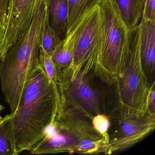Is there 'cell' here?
<instances>
[{
  "instance_id": "6da1fadb",
  "label": "cell",
  "mask_w": 155,
  "mask_h": 155,
  "mask_svg": "<svg viewBox=\"0 0 155 155\" xmlns=\"http://www.w3.org/2000/svg\"><path fill=\"white\" fill-rule=\"evenodd\" d=\"M39 58L14 116L13 130L18 155L30 151L42 140L48 127L54 123L58 107L56 82L50 80Z\"/></svg>"
},
{
  "instance_id": "8992f818",
  "label": "cell",
  "mask_w": 155,
  "mask_h": 155,
  "mask_svg": "<svg viewBox=\"0 0 155 155\" xmlns=\"http://www.w3.org/2000/svg\"><path fill=\"white\" fill-rule=\"evenodd\" d=\"M42 0H9L5 35L0 44V61L27 32Z\"/></svg>"
},
{
  "instance_id": "44dd1931",
  "label": "cell",
  "mask_w": 155,
  "mask_h": 155,
  "mask_svg": "<svg viewBox=\"0 0 155 155\" xmlns=\"http://www.w3.org/2000/svg\"><path fill=\"white\" fill-rule=\"evenodd\" d=\"M5 28L3 26L2 22L0 20V44H1L3 38H4V35H5Z\"/></svg>"
},
{
  "instance_id": "4fadbf2b",
  "label": "cell",
  "mask_w": 155,
  "mask_h": 155,
  "mask_svg": "<svg viewBox=\"0 0 155 155\" xmlns=\"http://www.w3.org/2000/svg\"><path fill=\"white\" fill-rule=\"evenodd\" d=\"M15 112L6 115L0 121V155H18L13 130Z\"/></svg>"
},
{
  "instance_id": "277c9868",
  "label": "cell",
  "mask_w": 155,
  "mask_h": 155,
  "mask_svg": "<svg viewBox=\"0 0 155 155\" xmlns=\"http://www.w3.org/2000/svg\"><path fill=\"white\" fill-rule=\"evenodd\" d=\"M140 24L129 30L120 81V98L128 108L144 110L147 106L146 82L140 53Z\"/></svg>"
},
{
  "instance_id": "e0dca14e",
  "label": "cell",
  "mask_w": 155,
  "mask_h": 155,
  "mask_svg": "<svg viewBox=\"0 0 155 155\" xmlns=\"http://www.w3.org/2000/svg\"><path fill=\"white\" fill-rule=\"evenodd\" d=\"M141 19L155 22V0H145Z\"/></svg>"
},
{
  "instance_id": "9a60e30c",
  "label": "cell",
  "mask_w": 155,
  "mask_h": 155,
  "mask_svg": "<svg viewBox=\"0 0 155 155\" xmlns=\"http://www.w3.org/2000/svg\"><path fill=\"white\" fill-rule=\"evenodd\" d=\"M60 39L50 26L47 15V8L41 32V48L51 56L60 43Z\"/></svg>"
},
{
  "instance_id": "ffe728a7",
  "label": "cell",
  "mask_w": 155,
  "mask_h": 155,
  "mask_svg": "<svg viewBox=\"0 0 155 155\" xmlns=\"http://www.w3.org/2000/svg\"><path fill=\"white\" fill-rule=\"evenodd\" d=\"M96 144V143L91 140H84L79 144V149L84 151H91L95 149Z\"/></svg>"
},
{
  "instance_id": "9c48e42d",
  "label": "cell",
  "mask_w": 155,
  "mask_h": 155,
  "mask_svg": "<svg viewBox=\"0 0 155 155\" xmlns=\"http://www.w3.org/2000/svg\"><path fill=\"white\" fill-rule=\"evenodd\" d=\"M70 87L72 95L86 110L94 116L99 114L98 96L81 71L76 72Z\"/></svg>"
},
{
  "instance_id": "ac0fdd59",
  "label": "cell",
  "mask_w": 155,
  "mask_h": 155,
  "mask_svg": "<svg viewBox=\"0 0 155 155\" xmlns=\"http://www.w3.org/2000/svg\"><path fill=\"white\" fill-rule=\"evenodd\" d=\"M93 124L96 129L101 134L106 133L110 126L108 119L105 116L99 114L94 117Z\"/></svg>"
},
{
  "instance_id": "7a4b0ae2",
  "label": "cell",
  "mask_w": 155,
  "mask_h": 155,
  "mask_svg": "<svg viewBox=\"0 0 155 155\" xmlns=\"http://www.w3.org/2000/svg\"><path fill=\"white\" fill-rule=\"evenodd\" d=\"M46 11V3L42 0L27 32L0 61L2 92L12 113L18 109L26 86L39 64Z\"/></svg>"
},
{
  "instance_id": "5b68a950",
  "label": "cell",
  "mask_w": 155,
  "mask_h": 155,
  "mask_svg": "<svg viewBox=\"0 0 155 155\" xmlns=\"http://www.w3.org/2000/svg\"><path fill=\"white\" fill-rule=\"evenodd\" d=\"M100 46V12L98 6L82 20L70 66L73 70L78 69L84 65L93 66L97 59Z\"/></svg>"
},
{
  "instance_id": "3957f363",
  "label": "cell",
  "mask_w": 155,
  "mask_h": 155,
  "mask_svg": "<svg viewBox=\"0 0 155 155\" xmlns=\"http://www.w3.org/2000/svg\"><path fill=\"white\" fill-rule=\"evenodd\" d=\"M99 8L101 46L94 66L114 80L122 71L129 29L114 0H103Z\"/></svg>"
},
{
  "instance_id": "7c38bea8",
  "label": "cell",
  "mask_w": 155,
  "mask_h": 155,
  "mask_svg": "<svg viewBox=\"0 0 155 155\" xmlns=\"http://www.w3.org/2000/svg\"><path fill=\"white\" fill-rule=\"evenodd\" d=\"M102 1L68 0L69 15L68 33L73 30L91 12L99 6Z\"/></svg>"
},
{
  "instance_id": "ba28073f",
  "label": "cell",
  "mask_w": 155,
  "mask_h": 155,
  "mask_svg": "<svg viewBox=\"0 0 155 155\" xmlns=\"http://www.w3.org/2000/svg\"><path fill=\"white\" fill-rule=\"evenodd\" d=\"M140 53L146 79L154 77L155 64V22L141 19L140 23Z\"/></svg>"
},
{
  "instance_id": "52a82bcc",
  "label": "cell",
  "mask_w": 155,
  "mask_h": 155,
  "mask_svg": "<svg viewBox=\"0 0 155 155\" xmlns=\"http://www.w3.org/2000/svg\"><path fill=\"white\" fill-rule=\"evenodd\" d=\"M118 119L117 124L114 125L110 140L115 150L122 149L133 145L154 128L151 119L137 118L126 113Z\"/></svg>"
},
{
  "instance_id": "5bb4252c",
  "label": "cell",
  "mask_w": 155,
  "mask_h": 155,
  "mask_svg": "<svg viewBox=\"0 0 155 155\" xmlns=\"http://www.w3.org/2000/svg\"><path fill=\"white\" fill-rule=\"evenodd\" d=\"M124 23L129 30L138 25L143 9L139 0H114Z\"/></svg>"
},
{
  "instance_id": "30bf717a",
  "label": "cell",
  "mask_w": 155,
  "mask_h": 155,
  "mask_svg": "<svg viewBox=\"0 0 155 155\" xmlns=\"http://www.w3.org/2000/svg\"><path fill=\"white\" fill-rule=\"evenodd\" d=\"M50 26L61 40L68 31L69 7L68 0H45Z\"/></svg>"
},
{
  "instance_id": "8fae6325",
  "label": "cell",
  "mask_w": 155,
  "mask_h": 155,
  "mask_svg": "<svg viewBox=\"0 0 155 155\" xmlns=\"http://www.w3.org/2000/svg\"><path fill=\"white\" fill-rule=\"evenodd\" d=\"M82 21L61 41L51 56L56 70L69 67L73 58L74 48L81 29Z\"/></svg>"
},
{
  "instance_id": "2e32d148",
  "label": "cell",
  "mask_w": 155,
  "mask_h": 155,
  "mask_svg": "<svg viewBox=\"0 0 155 155\" xmlns=\"http://www.w3.org/2000/svg\"><path fill=\"white\" fill-rule=\"evenodd\" d=\"M39 57L50 80L51 81H56V68L51 56L48 55L41 47Z\"/></svg>"
},
{
  "instance_id": "7402d4cb",
  "label": "cell",
  "mask_w": 155,
  "mask_h": 155,
  "mask_svg": "<svg viewBox=\"0 0 155 155\" xmlns=\"http://www.w3.org/2000/svg\"><path fill=\"white\" fill-rule=\"evenodd\" d=\"M4 109H5V107L0 104V121H1L2 120L3 118L2 116H1V112L2 110H4Z\"/></svg>"
},
{
  "instance_id": "603a6c76",
  "label": "cell",
  "mask_w": 155,
  "mask_h": 155,
  "mask_svg": "<svg viewBox=\"0 0 155 155\" xmlns=\"http://www.w3.org/2000/svg\"><path fill=\"white\" fill-rule=\"evenodd\" d=\"M139 2L140 3V6H141V8H142V9H143L145 0H139Z\"/></svg>"
},
{
  "instance_id": "d6986e66",
  "label": "cell",
  "mask_w": 155,
  "mask_h": 155,
  "mask_svg": "<svg viewBox=\"0 0 155 155\" xmlns=\"http://www.w3.org/2000/svg\"><path fill=\"white\" fill-rule=\"evenodd\" d=\"M9 0H0V20L6 28Z\"/></svg>"
}]
</instances>
